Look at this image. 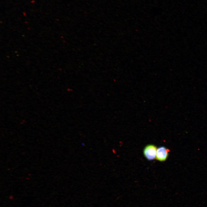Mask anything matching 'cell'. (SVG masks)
Here are the masks:
<instances>
[{"mask_svg":"<svg viewBox=\"0 0 207 207\" xmlns=\"http://www.w3.org/2000/svg\"><path fill=\"white\" fill-rule=\"evenodd\" d=\"M169 150L164 146H161L157 149L156 158L160 161H165L167 159Z\"/></svg>","mask_w":207,"mask_h":207,"instance_id":"2","label":"cell"},{"mask_svg":"<svg viewBox=\"0 0 207 207\" xmlns=\"http://www.w3.org/2000/svg\"><path fill=\"white\" fill-rule=\"evenodd\" d=\"M156 146L150 144L146 146L143 150V154L145 157L149 160H152L156 158L157 150Z\"/></svg>","mask_w":207,"mask_h":207,"instance_id":"1","label":"cell"}]
</instances>
